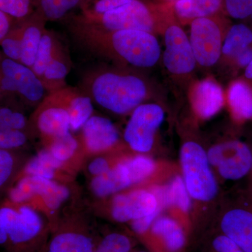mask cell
Wrapping results in <instances>:
<instances>
[{
  "label": "cell",
  "instance_id": "obj_1",
  "mask_svg": "<svg viewBox=\"0 0 252 252\" xmlns=\"http://www.w3.org/2000/svg\"><path fill=\"white\" fill-rule=\"evenodd\" d=\"M69 28L81 46L118 66L149 68L160 60V44L153 33L137 30L102 29L76 16Z\"/></svg>",
  "mask_w": 252,
  "mask_h": 252
},
{
  "label": "cell",
  "instance_id": "obj_2",
  "mask_svg": "<svg viewBox=\"0 0 252 252\" xmlns=\"http://www.w3.org/2000/svg\"><path fill=\"white\" fill-rule=\"evenodd\" d=\"M80 89L93 102L117 114L133 112L151 95L150 86L143 77L118 65L89 71Z\"/></svg>",
  "mask_w": 252,
  "mask_h": 252
},
{
  "label": "cell",
  "instance_id": "obj_3",
  "mask_svg": "<svg viewBox=\"0 0 252 252\" xmlns=\"http://www.w3.org/2000/svg\"><path fill=\"white\" fill-rule=\"evenodd\" d=\"M81 21L110 31L137 30L154 33L162 31L160 4L134 0L104 14L76 16Z\"/></svg>",
  "mask_w": 252,
  "mask_h": 252
},
{
  "label": "cell",
  "instance_id": "obj_4",
  "mask_svg": "<svg viewBox=\"0 0 252 252\" xmlns=\"http://www.w3.org/2000/svg\"><path fill=\"white\" fill-rule=\"evenodd\" d=\"M184 181L189 195L200 201H210L217 193V183L207 153L200 144L187 142L180 153Z\"/></svg>",
  "mask_w": 252,
  "mask_h": 252
},
{
  "label": "cell",
  "instance_id": "obj_5",
  "mask_svg": "<svg viewBox=\"0 0 252 252\" xmlns=\"http://www.w3.org/2000/svg\"><path fill=\"white\" fill-rule=\"evenodd\" d=\"M162 31L165 49L162 63L173 74H189L195 69L196 60L190 39L181 28L169 3L162 4Z\"/></svg>",
  "mask_w": 252,
  "mask_h": 252
},
{
  "label": "cell",
  "instance_id": "obj_6",
  "mask_svg": "<svg viewBox=\"0 0 252 252\" xmlns=\"http://www.w3.org/2000/svg\"><path fill=\"white\" fill-rule=\"evenodd\" d=\"M190 26L189 39L197 63L203 67L215 65L222 54L223 32L227 27L225 15L198 18Z\"/></svg>",
  "mask_w": 252,
  "mask_h": 252
},
{
  "label": "cell",
  "instance_id": "obj_7",
  "mask_svg": "<svg viewBox=\"0 0 252 252\" xmlns=\"http://www.w3.org/2000/svg\"><path fill=\"white\" fill-rule=\"evenodd\" d=\"M163 109L159 104L145 103L134 109L124 131L126 143L132 150L147 153L153 147L156 132L164 120Z\"/></svg>",
  "mask_w": 252,
  "mask_h": 252
},
{
  "label": "cell",
  "instance_id": "obj_8",
  "mask_svg": "<svg viewBox=\"0 0 252 252\" xmlns=\"http://www.w3.org/2000/svg\"><path fill=\"white\" fill-rule=\"evenodd\" d=\"M43 229L41 217L33 209L21 207L18 211L10 207L0 210V243L24 245L35 240Z\"/></svg>",
  "mask_w": 252,
  "mask_h": 252
},
{
  "label": "cell",
  "instance_id": "obj_9",
  "mask_svg": "<svg viewBox=\"0 0 252 252\" xmlns=\"http://www.w3.org/2000/svg\"><path fill=\"white\" fill-rule=\"evenodd\" d=\"M210 165L228 180L243 178L252 171V152L241 141L233 140L213 146L207 152Z\"/></svg>",
  "mask_w": 252,
  "mask_h": 252
},
{
  "label": "cell",
  "instance_id": "obj_10",
  "mask_svg": "<svg viewBox=\"0 0 252 252\" xmlns=\"http://www.w3.org/2000/svg\"><path fill=\"white\" fill-rule=\"evenodd\" d=\"M39 195L43 203L51 210H57L69 196V190L64 186L52 180L36 176L28 175L11 189L9 198L14 203H23Z\"/></svg>",
  "mask_w": 252,
  "mask_h": 252
},
{
  "label": "cell",
  "instance_id": "obj_11",
  "mask_svg": "<svg viewBox=\"0 0 252 252\" xmlns=\"http://www.w3.org/2000/svg\"><path fill=\"white\" fill-rule=\"evenodd\" d=\"M0 72L14 80L18 96L23 102L36 105L44 99L45 88L32 68L1 55Z\"/></svg>",
  "mask_w": 252,
  "mask_h": 252
},
{
  "label": "cell",
  "instance_id": "obj_12",
  "mask_svg": "<svg viewBox=\"0 0 252 252\" xmlns=\"http://www.w3.org/2000/svg\"><path fill=\"white\" fill-rule=\"evenodd\" d=\"M157 195L145 190L120 194L112 202V214L119 222L135 220L154 213L158 208Z\"/></svg>",
  "mask_w": 252,
  "mask_h": 252
},
{
  "label": "cell",
  "instance_id": "obj_13",
  "mask_svg": "<svg viewBox=\"0 0 252 252\" xmlns=\"http://www.w3.org/2000/svg\"><path fill=\"white\" fill-rule=\"evenodd\" d=\"M34 121L36 128L49 141L70 132L69 113L50 94L39 104Z\"/></svg>",
  "mask_w": 252,
  "mask_h": 252
},
{
  "label": "cell",
  "instance_id": "obj_14",
  "mask_svg": "<svg viewBox=\"0 0 252 252\" xmlns=\"http://www.w3.org/2000/svg\"><path fill=\"white\" fill-rule=\"evenodd\" d=\"M50 94L67 109L70 118L71 130L77 131L82 128L92 117L93 100L81 89L67 85Z\"/></svg>",
  "mask_w": 252,
  "mask_h": 252
},
{
  "label": "cell",
  "instance_id": "obj_15",
  "mask_svg": "<svg viewBox=\"0 0 252 252\" xmlns=\"http://www.w3.org/2000/svg\"><path fill=\"white\" fill-rule=\"evenodd\" d=\"M82 139L91 153H100L115 147L119 134L112 121L100 116H92L82 127Z\"/></svg>",
  "mask_w": 252,
  "mask_h": 252
},
{
  "label": "cell",
  "instance_id": "obj_16",
  "mask_svg": "<svg viewBox=\"0 0 252 252\" xmlns=\"http://www.w3.org/2000/svg\"><path fill=\"white\" fill-rule=\"evenodd\" d=\"M223 235L231 239L244 252H252V211L235 208L225 213L220 222Z\"/></svg>",
  "mask_w": 252,
  "mask_h": 252
},
{
  "label": "cell",
  "instance_id": "obj_17",
  "mask_svg": "<svg viewBox=\"0 0 252 252\" xmlns=\"http://www.w3.org/2000/svg\"><path fill=\"white\" fill-rule=\"evenodd\" d=\"M224 96L220 84L211 79L200 81L194 88L192 104L199 117L209 119L223 107Z\"/></svg>",
  "mask_w": 252,
  "mask_h": 252
},
{
  "label": "cell",
  "instance_id": "obj_18",
  "mask_svg": "<svg viewBox=\"0 0 252 252\" xmlns=\"http://www.w3.org/2000/svg\"><path fill=\"white\" fill-rule=\"evenodd\" d=\"M169 4L179 22L190 24L198 18L223 14L224 0H177Z\"/></svg>",
  "mask_w": 252,
  "mask_h": 252
},
{
  "label": "cell",
  "instance_id": "obj_19",
  "mask_svg": "<svg viewBox=\"0 0 252 252\" xmlns=\"http://www.w3.org/2000/svg\"><path fill=\"white\" fill-rule=\"evenodd\" d=\"M47 21L39 13L34 11L21 23L23 28V53L21 63L32 67L36 54L45 31Z\"/></svg>",
  "mask_w": 252,
  "mask_h": 252
},
{
  "label": "cell",
  "instance_id": "obj_20",
  "mask_svg": "<svg viewBox=\"0 0 252 252\" xmlns=\"http://www.w3.org/2000/svg\"><path fill=\"white\" fill-rule=\"evenodd\" d=\"M132 185L128 169L124 161L119 162L102 175L94 177L91 187L97 196L112 195Z\"/></svg>",
  "mask_w": 252,
  "mask_h": 252
},
{
  "label": "cell",
  "instance_id": "obj_21",
  "mask_svg": "<svg viewBox=\"0 0 252 252\" xmlns=\"http://www.w3.org/2000/svg\"><path fill=\"white\" fill-rule=\"evenodd\" d=\"M97 248L90 235L79 231L59 232L48 245V252H94Z\"/></svg>",
  "mask_w": 252,
  "mask_h": 252
},
{
  "label": "cell",
  "instance_id": "obj_22",
  "mask_svg": "<svg viewBox=\"0 0 252 252\" xmlns=\"http://www.w3.org/2000/svg\"><path fill=\"white\" fill-rule=\"evenodd\" d=\"M228 102L234 117L240 121L252 119V86L243 80L230 86Z\"/></svg>",
  "mask_w": 252,
  "mask_h": 252
},
{
  "label": "cell",
  "instance_id": "obj_23",
  "mask_svg": "<svg viewBox=\"0 0 252 252\" xmlns=\"http://www.w3.org/2000/svg\"><path fill=\"white\" fill-rule=\"evenodd\" d=\"M71 62L64 50L49 63L41 81L48 94L56 92L67 86L66 77L70 71Z\"/></svg>",
  "mask_w": 252,
  "mask_h": 252
},
{
  "label": "cell",
  "instance_id": "obj_24",
  "mask_svg": "<svg viewBox=\"0 0 252 252\" xmlns=\"http://www.w3.org/2000/svg\"><path fill=\"white\" fill-rule=\"evenodd\" d=\"M151 228L152 233L161 239L169 251L178 252L185 245V237L183 230L172 219L159 217L154 220Z\"/></svg>",
  "mask_w": 252,
  "mask_h": 252
},
{
  "label": "cell",
  "instance_id": "obj_25",
  "mask_svg": "<svg viewBox=\"0 0 252 252\" xmlns=\"http://www.w3.org/2000/svg\"><path fill=\"white\" fill-rule=\"evenodd\" d=\"M224 37L222 54L231 59L252 45V30L245 23L229 26Z\"/></svg>",
  "mask_w": 252,
  "mask_h": 252
},
{
  "label": "cell",
  "instance_id": "obj_26",
  "mask_svg": "<svg viewBox=\"0 0 252 252\" xmlns=\"http://www.w3.org/2000/svg\"><path fill=\"white\" fill-rule=\"evenodd\" d=\"M63 49H64L62 44L54 32L46 29L41 38L40 45L36 54L35 62L32 67L39 79L42 77L49 63Z\"/></svg>",
  "mask_w": 252,
  "mask_h": 252
},
{
  "label": "cell",
  "instance_id": "obj_27",
  "mask_svg": "<svg viewBox=\"0 0 252 252\" xmlns=\"http://www.w3.org/2000/svg\"><path fill=\"white\" fill-rule=\"evenodd\" d=\"M159 203L163 205H175L183 211L187 212L190 207L189 195L185 181L177 177L165 189L156 190Z\"/></svg>",
  "mask_w": 252,
  "mask_h": 252
},
{
  "label": "cell",
  "instance_id": "obj_28",
  "mask_svg": "<svg viewBox=\"0 0 252 252\" xmlns=\"http://www.w3.org/2000/svg\"><path fill=\"white\" fill-rule=\"evenodd\" d=\"M64 162L51 154L49 150H42L28 162L25 167L26 175L36 176L52 180L56 170L61 168Z\"/></svg>",
  "mask_w": 252,
  "mask_h": 252
},
{
  "label": "cell",
  "instance_id": "obj_29",
  "mask_svg": "<svg viewBox=\"0 0 252 252\" xmlns=\"http://www.w3.org/2000/svg\"><path fill=\"white\" fill-rule=\"evenodd\" d=\"M83 0H32L36 12L46 21H55L64 18L72 10L80 8Z\"/></svg>",
  "mask_w": 252,
  "mask_h": 252
},
{
  "label": "cell",
  "instance_id": "obj_30",
  "mask_svg": "<svg viewBox=\"0 0 252 252\" xmlns=\"http://www.w3.org/2000/svg\"><path fill=\"white\" fill-rule=\"evenodd\" d=\"M49 150L56 158L63 162L67 161L75 154L79 143L70 132L64 135L54 137L49 141Z\"/></svg>",
  "mask_w": 252,
  "mask_h": 252
},
{
  "label": "cell",
  "instance_id": "obj_31",
  "mask_svg": "<svg viewBox=\"0 0 252 252\" xmlns=\"http://www.w3.org/2000/svg\"><path fill=\"white\" fill-rule=\"evenodd\" d=\"M128 169L132 185L140 183L152 175L155 170V162L150 158L137 156L124 160Z\"/></svg>",
  "mask_w": 252,
  "mask_h": 252
},
{
  "label": "cell",
  "instance_id": "obj_32",
  "mask_svg": "<svg viewBox=\"0 0 252 252\" xmlns=\"http://www.w3.org/2000/svg\"><path fill=\"white\" fill-rule=\"evenodd\" d=\"M6 57L21 63L23 53V28L21 24L13 28L4 39L0 41Z\"/></svg>",
  "mask_w": 252,
  "mask_h": 252
},
{
  "label": "cell",
  "instance_id": "obj_33",
  "mask_svg": "<svg viewBox=\"0 0 252 252\" xmlns=\"http://www.w3.org/2000/svg\"><path fill=\"white\" fill-rule=\"evenodd\" d=\"M134 0H83L80 6L83 16L104 14Z\"/></svg>",
  "mask_w": 252,
  "mask_h": 252
},
{
  "label": "cell",
  "instance_id": "obj_34",
  "mask_svg": "<svg viewBox=\"0 0 252 252\" xmlns=\"http://www.w3.org/2000/svg\"><path fill=\"white\" fill-rule=\"evenodd\" d=\"M131 248L132 243L128 237L120 233H112L99 242L94 252H129Z\"/></svg>",
  "mask_w": 252,
  "mask_h": 252
},
{
  "label": "cell",
  "instance_id": "obj_35",
  "mask_svg": "<svg viewBox=\"0 0 252 252\" xmlns=\"http://www.w3.org/2000/svg\"><path fill=\"white\" fill-rule=\"evenodd\" d=\"M223 14L235 20L252 18V0H224Z\"/></svg>",
  "mask_w": 252,
  "mask_h": 252
},
{
  "label": "cell",
  "instance_id": "obj_36",
  "mask_svg": "<svg viewBox=\"0 0 252 252\" xmlns=\"http://www.w3.org/2000/svg\"><path fill=\"white\" fill-rule=\"evenodd\" d=\"M32 0H0V11L18 19H26L32 14Z\"/></svg>",
  "mask_w": 252,
  "mask_h": 252
},
{
  "label": "cell",
  "instance_id": "obj_37",
  "mask_svg": "<svg viewBox=\"0 0 252 252\" xmlns=\"http://www.w3.org/2000/svg\"><path fill=\"white\" fill-rule=\"evenodd\" d=\"M27 119L21 112H15L9 107H1L0 130L6 129L23 130L27 126Z\"/></svg>",
  "mask_w": 252,
  "mask_h": 252
},
{
  "label": "cell",
  "instance_id": "obj_38",
  "mask_svg": "<svg viewBox=\"0 0 252 252\" xmlns=\"http://www.w3.org/2000/svg\"><path fill=\"white\" fill-rule=\"evenodd\" d=\"M27 136L22 130L6 129L0 130V147L1 149L18 148L26 143Z\"/></svg>",
  "mask_w": 252,
  "mask_h": 252
},
{
  "label": "cell",
  "instance_id": "obj_39",
  "mask_svg": "<svg viewBox=\"0 0 252 252\" xmlns=\"http://www.w3.org/2000/svg\"><path fill=\"white\" fill-rule=\"evenodd\" d=\"M14 166V160L7 150L0 151V185L2 186L11 175Z\"/></svg>",
  "mask_w": 252,
  "mask_h": 252
},
{
  "label": "cell",
  "instance_id": "obj_40",
  "mask_svg": "<svg viewBox=\"0 0 252 252\" xmlns=\"http://www.w3.org/2000/svg\"><path fill=\"white\" fill-rule=\"evenodd\" d=\"M162 207V204L159 203L158 208L152 215L132 220V225H131L132 230L137 234H143V233H146L149 230V228L152 227L154 220H157Z\"/></svg>",
  "mask_w": 252,
  "mask_h": 252
},
{
  "label": "cell",
  "instance_id": "obj_41",
  "mask_svg": "<svg viewBox=\"0 0 252 252\" xmlns=\"http://www.w3.org/2000/svg\"><path fill=\"white\" fill-rule=\"evenodd\" d=\"M212 245L217 252H244L231 239L223 234L217 236Z\"/></svg>",
  "mask_w": 252,
  "mask_h": 252
},
{
  "label": "cell",
  "instance_id": "obj_42",
  "mask_svg": "<svg viewBox=\"0 0 252 252\" xmlns=\"http://www.w3.org/2000/svg\"><path fill=\"white\" fill-rule=\"evenodd\" d=\"M0 94L1 99L14 98L18 96L17 88L14 80L1 72L0 73Z\"/></svg>",
  "mask_w": 252,
  "mask_h": 252
},
{
  "label": "cell",
  "instance_id": "obj_43",
  "mask_svg": "<svg viewBox=\"0 0 252 252\" xmlns=\"http://www.w3.org/2000/svg\"><path fill=\"white\" fill-rule=\"evenodd\" d=\"M110 169L108 161L104 158H97L89 164V171L94 177L102 175Z\"/></svg>",
  "mask_w": 252,
  "mask_h": 252
},
{
  "label": "cell",
  "instance_id": "obj_44",
  "mask_svg": "<svg viewBox=\"0 0 252 252\" xmlns=\"http://www.w3.org/2000/svg\"><path fill=\"white\" fill-rule=\"evenodd\" d=\"M13 18H14L4 11H0V41L4 39L11 31Z\"/></svg>",
  "mask_w": 252,
  "mask_h": 252
},
{
  "label": "cell",
  "instance_id": "obj_45",
  "mask_svg": "<svg viewBox=\"0 0 252 252\" xmlns=\"http://www.w3.org/2000/svg\"><path fill=\"white\" fill-rule=\"evenodd\" d=\"M239 67L246 68L252 61V46L242 51L234 59Z\"/></svg>",
  "mask_w": 252,
  "mask_h": 252
},
{
  "label": "cell",
  "instance_id": "obj_46",
  "mask_svg": "<svg viewBox=\"0 0 252 252\" xmlns=\"http://www.w3.org/2000/svg\"><path fill=\"white\" fill-rule=\"evenodd\" d=\"M245 77L249 80H252V61L245 69Z\"/></svg>",
  "mask_w": 252,
  "mask_h": 252
},
{
  "label": "cell",
  "instance_id": "obj_47",
  "mask_svg": "<svg viewBox=\"0 0 252 252\" xmlns=\"http://www.w3.org/2000/svg\"><path fill=\"white\" fill-rule=\"evenodd\" d=\"M165 1H169V2H173V1H177V0H165Z\"/></svg>",
  "mask_w": 252,
  "mask_h": 252
},
{
  "label": "cell",
  "instance_id": "obj_48",
  "mask_svg": "<svg viewBox=\"0 0 252 252\" xmlns=\"http://www.w3.org/2000/svg\"></svg>",
  "mask_w": 252,
  "mask_h": 252
},
{
  "label": "cell",
  "instance_id": "obj_49",
  "mask_svg": "<svg viewBox=\"0 0 252 252\" xmlns=\"http://www.w3.org/2000/svg\"></svg>",
  "mask_w": 252,
  "mask_h": 252
},
{
  "label": "cell",
  "instance_id": "obj_50",
  "mask_svg": "<svg viewBox=\"0 0 252 252\" xmlns=\"http://www.w3.org/2000/svg\"></svg>",
  "mask_w": 252,
  "mask_h": 252
}]
</instances>
